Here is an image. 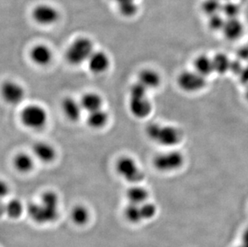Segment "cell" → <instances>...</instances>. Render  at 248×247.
I'll list each match as a JSON object with an SVG mask.
<instances>
[{
	"label": "cell",
	"instance_id": "1",
	"mask_svg": "<svg viewBox=\"0 0 248 247\" xmlns=\"http://www.w3.org/2000/svg\"><path fill=\"white\" fill-rule=\"evenodd\" d=\"M31 219L39 225L53 223L60 216V198L56 192L47 190L43 193L39 202L28 205Z\"/></svg>",
	"mask_w": 248,
	"mask_h": 247
},
{
	"label": "cell",
	"instance_id": "2",
	"mask_svg": "<svg viewBox=\"0 0 248 247\" xmlns=\"http://www.w3.org/2000/svg\"><path fill=\"white\" fill-rule=\"evenodd\" d=\"M148 138L153 141L166 147H173L182 140L181 131L173 126H163L160 124L151 123L145 128Z\"/></svg>",
	"mask_w": 248,
	"mask_h": 247
},
{
	"label": "cell",
	"instance_id": "3",
	"mask_svg": "<svg viewBox=\"0 0 248 247\" xmlns=\"http://www.w3.org/2000/svg\"><path fill=\"white\" fill-rule=\"evenodd\" d=\"M93 44L87 37L76 39L66 51V60L72 65H80L89 61L93 52Z\"/></svg>",
	"mask_w": 248,
	"mask_h": 247
},
{
	"label": "cell",
	"instance_id": "4",
	"mask_svg": "<svg viewBox=\"0 0 248 247\" xmlns=\"http://www.w3.org/2000/svg\"><path fill=\"white\" fill-rule=\"evenodd\" d=\"M117 173L129 183L138 185L145 178V173L131 156H122L116 164Z\"/></svg>",
	"mask_w": 248,
	"mask_h": 247
},
{
	"label": "cell",
	"instance_id": "5",
	"mask_svg": "<svg viewBox=\"0 0 248 247\" xmlns=\"http://www.w3.org/2000/svg\"><path fill=\"white\" fill-rule=\"evenodd\" d=\"M48 119L46 110L39 105H28L21 112V121L24 125L34 130L45 128Z\"/></svg>",
	"mask_w": 248,
	"mask_h": 247
},
{
	"label": "cell",
	"instance_id": "6",
	"mask_svg": "<svg viewBox=\"0 0 248 247\" xmlns=\"http://www.w3.org/2000/svg\"><path fill=\"white\" fill-rule=\"evenodd\" d=\"M184 164V156L178 151H169L158 154L154 159V166L161 172L178 170Z\"/></svg>",
	"mask_w": 248,
	"mask_h": 247
},
{
	"label": "cell",
	"instance_id": "7",
	"mask_svg": "<svg viewBox=\"0 0 248 247\" xmlns=\"http://www.w3.org/2000/svg\"><path fill=\"white\" fill-rule=\"evenodd\" d=\"M32 19L35 23L42 26H51L60 19V12L56 7L47 3H41L32 10Z\"/></svg>",
	"mask_w": 248,
	"mask_h": 247
},
{
	"label": "cell",
	"instance_id": "8",
	"mask_svg": "<svg viewBox=\"0 0 248 247\" xmlns=\"http://www.w3.org/2000/svg\"><path fill=\"white\" fill-rule=\"evenodd\" d=\"M205 77L196 73L186 71L178 77V86L186 93H197L206 86Z\"/></svg>",
	"mask_w": 248,
	"mask_h": 247
},
{
	"label": "cell",
	"instance_id": "9",
	"mask_svg": "<svg viewBox=\"0 0 248 247\" xmlns=\"http://www.w3.org/2000/svg\"><path fill=\"white\" fill-rule=\"evenodd\" d=\"M1 96L8 105H18L24 100L25 90L15 81H6L1 87Z\"/></svg>",
	"mask_w": 248,
	"mask_h": 247
},
{
	"label": "cell",
	"instance_id": "10",
	"mask_svg": "<svg viewBox=\"0 0 248 247\" xmlns=\"http://www.w3.org/2000/svg\"><path fill=\"white\" fill-rule=\"evenodd\" d=\"M87 63L92 73L100 75L106 73L109 68L110 59L105 51H94Z\"/></svg>",
	"mask_w": 248,
	"mask_h": 247
},
{
	"label": "cell",
	"instance_id": "11",
	"mask_svg": "<svg viewBox=\"0 0 248 247\" xmlns=\"http://www.w3.org/2000/svg\"><path fill=\"white\" fill-rule=\"evenodd\" d=\"M129 108L134 117L138 119H144L152 111V105L147 96L129 97Z\"/></svg>",
	"mask_w": 248,
	"mask_h": 247
},
{
	"label": "cell",
	"instance_id": "12",
	"mask_svg": "<svg viewBox=\"0 0 248 247\" xmlns=\"http://www.w3.org/2000/svg\"><path fill=\"white\" fill-rule=\"evenodd\" d=\"M222 32L227 40L235 41L244 35V24L239 18L226 19Z\"/></svg>",
	"mask_w": 248,
	"mask_h": 247
},
{
	"label": "cell",
	"instance_id": "13",
	"mask_svg": "<svg viewBox=\"0 0 248 247\" xmlns=\"http://www.w3.org/2000/svg\"><path fill=\"white\" fill-rule=\"evenodd\" d=\"M30 57L33 63L44 67L48 65L52 62L53 54L47 45H37L31 50Z\"/></svg>",
	"mask_w": 248,
	"mask_h": 247
},
{
	"label": "cell",
	"instance_id": "14",
	"mask_svg": "<svg viewBox=\"0 0 248 247\" xmlns=\"http://www.w3.org/2000/svg\"><path fill=\"white\" fill-rule=\"evenodd\" d=\"M33 153L35 157L43 163H52L56 158V150L51 144L44 141L33 145Z\"/></svg>",
	"mask_w": 248,
	"mask_h": 247
},
{
	"label": "cell",
	"instance_id": "15",
	"mask_svg": "<svg viewBox=\"0 0 248 247\" xmlns=\"http://www.w3.org/2000/svg\"><path fill=\"white\" fill-rule=\"evenodd\" d=\"M61 108L64 116L71 122H76L80 120L83 108L78 100L72 97H66L62 101Z\"/></svg>",
	"mask_w": 248,
	"mask_h": 247
},
{
	"label": "cell",
	"instance_id": "16",
	"mask_svg": "<svg viewBox=\"0 0 248 247\" xmlns=\"http://www.w3.org/2000/svg\"><path fill=\"white\" fill-rule=\"evenodd\" d=\"M138 82L142 84L148 90L156 89L161 84V77L156 71L145 68L138 74Z\"/></svg>",
	"mask_w": 248,
	"mask_h": 247
},
{
	"label": "cell",
	"instance_id": "17",
	"mask_svg": "<svg viewBox=\"0 0 248 247\" xmlns=\"http://www.w3.org/2000/svg\"><path fill=\"white\" fill-rule=\"evenodd\" d=\"M120 15L125 18H132L139 12L138 0H112Z\"/></svg>",
	"mask_w": 248,
	"mask_h": 247
},
{
	"label": "cell",
	"instance_id": "18",
	"mask_svg": "<svg viewBox=\"0 0 248 247\" xmlns=\"http://www.w3.org/2000/svg\"><path fill=\"white\" fill-rule=\"evenodd\" d=\"M80 102L83 110L89 113L96 110L101 109L103 106V98L96 93L84 94Z\"/></svg>",
	"mask_w": 248,
	"mask_h": 247
},
{
	"label": "cell",
	"instance_id": "19",
	"mask_svg": "<svg viewBox=\"0 0 248 247\" xmlns=\"http://www.w3.org/2000/svg\"><path fill=\"white\" fill-rule=\"evenodd\" d=\"M126 198L127 200L129 201V204L141 205L143 203L147 201L149 198V192L144 187L135 185L127 190Z\"/></svg>",
	"mask_w": 248,
	"mask_h": 247
},
{
	"label": "cell",
	"instance_id": "20",
	"mask_svg": "<svg viewBox=\"0 0 248 247\" xmlns=\"http://www.w3.org/2000/svg\"><path fill=\"white\" fill-rule=\"evenodd\" d=\"M109 121L108 112L105 110L99 109L94 112H89L87 117V123L89 127L94 129H101L104 128Z\"/></svg>",
	"mask_w": 248,
	"mask_h": 247
},
{
	"label": "cell",
	"instance_id": "21",
	"mask_svg": "<svg viewBox=\"0 0 248 247\" xmlns=\"http://www.w3.org/2000/svg\"><path fill=\"white\" fill-rule=\"evenodd\" d=\"M71 219L78 226H85L90 219L89 209L83 205H77L71 211Z\"/></svg>",
	"mask_w": 248,
	"mask_h": 247
},
{
	"label": "cell",
	"instance_id": "22",
	"mask_svg": "<svg viewBox=\"0 0 248 247\" xmlns=\"http://www.w3.org/2000/svg\"><path fill=\"white\" fill-rule=\"evenodd\" d=\"M14 166L19 173H28L34 168V160L29 154L20 153L14 158Z\"/></svg>",
	"mask_w": 248,
	"mask_h": 247
},
{
	"label": "cell",
	"instance_id": "23",
	"mask_svg": "<svg viewBox=\"0 0 248 247\" xmlns=\"http://www.w3.org/2000/svg\"><path fill=\"white\" fill-rule=\"evenodd\" d=\"M194 68L195 72L206 77L211 73H214L213 61L205 55L198 56L194 61Z\"/></svg>",
	"mask_w": 248,
	"mask_h": 247
},
{
	"label": "cell",
	"instance_id": "24",
	"mask_svg": "<svg viewBox=\"0 0 248 247\" xmlns=\"http://www.w3.org/2000/svg\"><path fill=\"white\" fill-rule=\"evenodd\" d=\"M24 212V205L18 199H12L5 204V215L12 219H18Z\"/></svg>",
	"mask_w": 248,
	"mask_h": 247
},
{
	"label": "cell",
	"instance_id": "25",
	"mask_svg": "<svg viewBox=\"0 0 248 247\" xmlns=\"http://www.w3.org/2000/svg\"><path fill=\"white\" fill-rule=\"evenodd\" d=\"M212 61H213L214 72L218 74H225L230 71L232 61L225 54H216L215 57L212 59Z\"/></svg>",
	"mask_w": 248,
	"mask_h": 247
},
{
	"label": "cell",
	"instance_id": "26",
	"mask_svg": "<svg viewBox=\"0 0 248 247\" xmlns=\"http://www.w3.org/2000/svg\"><path fill=\"white\" fill-rule=\"evenodd\" d=\"M125 219L132 224H138L142 222V216L140 213V205L129 204L124 210Z\"/></svg>",
	"mask_w": 248,
	"mask_h": 247
},
{
	"label": "cell",
	"instance_id": "27",
	"mask_svg": "<svg viewBox=\"0 0 248 247\" xmlns=\"http://www.w3.org/2000/svg\"><path fill=\"white\" fill-rule=\"evenodd\" d=\"M222 3L220 0H204L202 2L201 10L207 16L221 13Z\"/></svg>",
	"mask_w": 248,
	"mask_h": 247
},
{
	"label": "cell",
	"instance_id": "28",
	"mask_svg": "<svg viewBox=\"0 0 248 247\" xmlns=\"http://www.w3.org/2000/svg\"><path fill=\"white\" fill-rule=\"evenodd\" d=\"M240 13V7L237 2L227 1L222 3L221 14L224 16L225 19H233L238 18Z\"/></svg>",
	"mask_w": 248,
	"mask_h": 247
},
{
	"label": "cell",
	"instance_id": "29",
	"mask_svg": "<svg viewBox=\"0 0 248 247\" xmlns=\"http://www.w3.org/2000/svg\"><path fill=\"white\" fill-rule=\"evenodd\" d=\"M225 21H226V19H225L224 16L221 13H218V14L213 15L211 16H209L207 24H208V28L211 31H222Z\"/></svg>",
	"mask_w": 248,
	"mask_h": 247
},
{
	"label": "cell",
	"instance_id": "30",
	"mask_svg": "<svg viewBox=\"0 0 248 247\" xmlns=\"http://www.w3.org/2000/svg\"><path fill=\"white\" fill-rule=\"evenodd\" d=\"M140 209L143 221L152 219L153 217H155V215L157 214L156 205L153 203L148 202V201L140 205Z\"/></svg>",
	"mask_w": 248,
	"mask_h": 247
},
{
	"label": "cell",
	"instance_id": "31",
	"mask_svg": "<svg viewBox=\"0 0 248 247\" xmlns=\"http://www.w3.org/2000/svg\"><path fill=\"white\" fill-rule=\"evenodd\" d=\"M148 89L139 82L133 84L129 89V97H144L147 96Z\"/></svg>",
	"mask_w": 248,
	"mask_h": 247
},
{
	"label": "cell",
	"instance_id": "32",
	"mask_svg": "<svg viewBox=\"0 0 248 247\" xmlns=\"http://www.w3.org/2000/svg\"><path fill=\"white\" fill-rule=\"evenodd\" d=\"M9 192L10 187L7 182L0 180V200L6 198L9 194Z\"/></svg>",
	"mask_w": 248,
	"mask_h": 247
},
{
	"label": "cell",
	"instance_id": "33",
	"mask_svg": "<svg viewBox=\"0 0 248 247\" xmlns=\"http://www.w3.org/2000/svg\"><path fill=\"white\" fill-rule=\"evenodd\" d=\"M243 65H242V63L239 62V61H232L231 62V66H230V71L232 72V73H234L235 75H239L241 73L242 71H243Z\"/></svg>",
	"mask_w": 248,
	"mask_h": 247
},
{
	"label": "cell",
	"instance_id": "34",
	"mask_svg": "<svg viewBox=\"0 0 248 247\" xmlns=\"http://www.w3.org/2000/svg\"><path fill=\"white\" fill-rule=\"evenodd\" d=\"M238 56L242 61H248V45L239 48L238 51Z\"/></svg>",
	"mask_w": 248,
	"mask_h": 247
},
{
	"label": "cell",
	"instance_id": "35",
	"mask_svg": "<svg viewBox=\"0 0 248 247\" xmlns=\"http://www.w3.org/2000/svg\"><path fill=\"white\" fill-rule=\"evenodd\" d=\"M239 78L242 83L244 84H248V66L246 68H243L241 73L239 74Z\"/></svg>",
	"mask_w": 248,
	"mask_h": 247
},
{
	"label": "cell",
	"instance_id": "36",
	"mask_svg": "<svg viewBox=\"0 0 248 247\" xmlns=\"http://www.w3.org/2000/svg\"><path fill=\"white\" fill-rule=\"evenodd\" d=\"M240 247H248V228L245 230L242 237V245Z\"/></svg>",
	"mask_w": 248,
	"mask_h": 247
},
{
	"label": "cell",
	"instance_id": "37",
	"mask_svg": "<svg viewBox=\"0 0 248 247\" xmlns=\"http://www.w3.org/2000/svg\"><path fill=\"white\" fill-rule=\"evenodd\" d=\"M3 215H5V204L0 200V217H2Z\"/></svg>",
	"mask_w": 248,
	"mask_h": 247
},
{
	"label": "cell",
	"instance_id": "38",
	"mask_svg": "<svg viewBox=\"0 0 248 247\" xmlns=\"http://www.w3.org/2000/svg\"><path fill=\"white\" fill-rule=\"evenodd\" d=\"M245 95H246L247 100H248V84L247 85L246 93H245Z\"/></svg>",
	"mask_w": 248,
	"mask_h": 247
},
{
	"label": "cell",
	"instance_id": "39",
	"mask_svg": "<svg viewBox=\"0 0 248 247\" xmlns=\"http://www.w3.org/2000/svg\"><path fill=\"white\" fill-rule=\"evenodd\" d=\"M220 1H221V0H220Z\"/></svg>",
	"mask_w": 248,
	"mask_h": 247
}]
</instances>
